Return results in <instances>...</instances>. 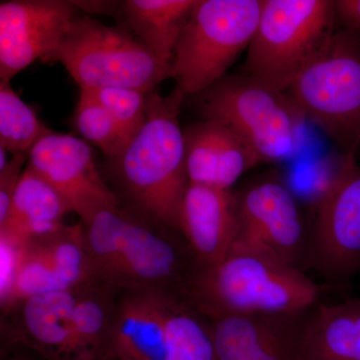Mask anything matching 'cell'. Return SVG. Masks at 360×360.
<instances>
[{
    "mask_svg": "<svg viewBox=\"0 0 360 360\" xmlns=\"http://www.w3.org/2000/svg\"><path fill=\"white\" fill-rule=\"evenodd\" d=\"M186 96L179 87L167 96L148 92L146 118L113 170L125 193L149 219L179 231V210L188 189L179 113Z\"/></svg>",
    "mask_w": 360,
    "mask_h": 360,
    "instance_id": "6da1fadb",
    "label": "cell"
},
{
    "mask_svg": "<svg viewBox=\"0 0 360 360\" xmlns=\"http://www.w3.org/2000/svg\"><path fill=\"white\" fill-rule=\"evenodd\" d=\"M321 290L302 269L231 250L217 264L198 267L187 300L212 321L226 315L302 314Z\"/></svg>",
    "mask_w": 360,
    "mask_h": 360,
    "instance_id": "7a4b0ae2",
    "label": "cell"
},
{
    "mask_svg": "<svg viewBox=\"0 0 360 360\" xmlns=\"http://www.w3.org/2000/svg\"><path fill=\"white\" fill-rule=\"evenodd\" d=\"M335 20V1L264 0L245 75L286 91L328 49Z\"/></svg>",
    "mask_w": 360,
    "mask_h": 360,
    "instance_id": "3957f363",
    "label": "cell"
},
{
    "mask_svg": "<svg viewBox=\"0 0 360 360\" xmlns=\"http://www.w3.org/2000/svg\"><path fill=\"white\" fill-rule=\"evenodd\" d=\"M193 97L203 120L233 130L262 162L288 160L300 148L307 120L286 91L248 75H225Z\"/></svg>",
    "mask_w": 360,
    "mask_h": 360,
    "instance_id": "277c9868",
    "label": "cell"
},
{
    "mask_svg": "<svg viewBox=\"0 0 360 360\" xmlns=\"http://www.w3.org/2000/svg\"><path fill=\"white\" fill-rule=\"evenodd\" d=\"M51 61L65 66L80 89L127 87L148 92L172 77L163 63L124 26L78 13Z\"/></svg>",
    "mask_w": 360,
    "mask_h": 360,
    "instance_id": "5b68a950",
    "label": "cell"
},
{
    "mask_svg": "<svg viewBox=\"0 0 360 360\" xmlns=\"http://www.w3.org/2000/svg\"><path fill=\"white\" fill-rule=\"evenodd\" d=\"M264 0H198L175 45L172 78L187 96L226 75L257 30Z\"/></svg>",
    "mask_w": 360,
    "mask_h": 360,
    "instance_id": "8992f818",
    "label": "cell"
},
{
    "mask_svg": "<svg viewBox=\"0 0 360 360\" xmlns=\"http://www.w3.org/2000/svg\"><path fill=\"white\" fill-rule=\"evenodd\" d=\"M307 122L343 156L360 148V33H335L328 49L286 90Z\"/></svg>",
    "mask_w": 360,
    "mask_h": 360,
    "instance_id": "52a82bcc",
    "label": "cell"
},
{
    "mask_svg": "<svg viewBox=\"0 0 360 360\" xmlns=\"http://www.w3.org/2000/svg\"><path fill=\"white\" fill-rule=\"evenodd\" d=\"M239 231L231 250L248 251L302 269L309 257V229L295 196L276 180L238 194Z\"/></svg>",
    "mask_w": 360,
    "mask_h": 360,
    "instance_id": "ba28073f",
    "label": "cell"
},
{
    "mask_svg": "<svg viewBox=\"0 0 360 360\" xmlns=\"http://www.w3.org/2000/svg\"><path fill=\"white\" fill-rule=\"evenodd\" d=\"M355 155L343 156L330 186L317 201L307 265L333 281L360 269V167Z\"/></svg>",
    "mask_w": 360,
    "mask_h": 360,
    "instance_id": "9c48e42d",
    "label": "cell"
},
{
    "mask_svg": "<svg viewBox=\"0 0 360 360\" xmlns=\"http://www.w3.org/2000/svg\"><path fill=\"white\" fill-rule=\"evenodd\" d=\"M79 9L65 0H11L0 4V79L11 82L37 59L58 51Z\"/></svg>",
    "mask_w": 360,
    "mask_h": 360,
    "instance_id": "30bf717a",
    "label": "cell"
},
{
    "mask_svg": "<svg viewBox=\"0 0 360 360\" xmlns=\"http://www.w3.org/2000/svg\"><path fill=\"white\" fill-rule=\"evenodd\" d=\"M27 163L61 194L82 224L104 206L120 205L101 179L89 143L75 135H45L28 153Z\"/></svg>",
    "mask_w": 360,
    "mask_h": 360,
    "instance_id": "8fae6325",
    "label": "cell"
},
{
    "mask_svg": "<svg viewBox=\"0 0 360 360\" xmlns=\"http://www.w3.org/2000/svg\"><path fill=\"white\" fill-rule=\"evenodd\" d=\"M198 269L172 239L127 214L120 284L161 292L165 286L175 285L187 300Z\"/></svg>",
    "mask_w": 360,
    "mask_h": 360,
    "instance_id": "7c38bea8",
    "label": "cell"
},
{
    "mask_svg": "<svg viewBox=\"0 0 360 360\" xmlns=\"http://www.w3.org/2000/svg\"><path fill=\"white\" fill-rule=\"evenodd\" d=\"M307 314H233L214 319L217 360H296Z\"/></svg>",
    "mask_w": 360,
    "mask_h": 360,
    "instance_id": "4fadbf2b",
    "label": "cell"
},
{
    "mask_svg": "<svg viewBox=\"0 0 360 360\" xmlns=\"http://www.w3.org/2000/svg\"><path fill=\"white\" fill-rule=\"evenodd\" d=\"M179 221L198 267L217 264L229 255L238 236V194L191 184L180 206Z\"/></svg>",
    "mask_w": 360,
    "mask_h": 360,
    "instance_id": "5bb4252c",
    "label": "cell"
},
{
    "mask_svg": "<svg viewBox=\"0 0 360 360\" xmlns=\"http://www.w3.org/2000/svg\"><path fill=\"white\" fill-rule=\"evenodd\" d=\"M184 135L191 184L231 191L241 175L262 162L245 139L215 120L193 123Z\"/></svg>",
    "mask_w": 360,
    "mask_h": 360,
    "instance_id": "9a60e30c",
    "label": "cell"
},
{
    "mask_svg": "<svg viewBox=\"0 0 360 360\" xmlns=\"http://www.w3.org/2000/svg\"><path fill=\"white\" fill-rule=\"evenodd\" d=\"M174 295L134 290L111 319L108 347L120 360H167L165 322Z\"/></svg>",
    "mask_w": 360,
    "mask_h": 360,
    "instance_id": "2e32d148",
    "label": "cell"
},
{
    "mask_svg": "<svg viewBox=\"0 0 360 360\" xmlns=\"http://www.w3.org/2000/svg\"><path fill=\"white\" fill-rule=\"evenodd\" d=\"M296 360H360V300L309 309Z\"/></svg>",
    "mask_w": 360,
    "mask_h": 360,
    "instance_id": "e0dca14e",
    "label": "cell"
},
{
    "mask_svg": "<svg viewBox=\"0 0 360 360\" xmlns=\"http://www.w3.org/2000/svg\"><path fill=\"white\" fill-rule=\"evenodd\" d=\"M70 212L61 194L27 163L0 234L27 243L58 231Z\"/></svg>",
    "mask_w": 360,
    "mask_h": 360,
    "instance_id": "ac0fdd59",
    "label": "cell"
},
{
    "mask_svg": "<svg viewBox=\"0 0 360 360\" xmlns=\"http://www.w3.org/2000/svg\"><path fill=\"white\" fill-rule=\"evenodd\" d=\"M198 0H125L120 2L124 27L163 63L172 65L175 45Z\"/></svg>",
    "mask_w": 360,
    "mask_h": 360,
    "instance_id": "d6986e66",
    "label": "cell"
},
{
    "mask_svg": "<svg viewBox=\"0 0 360 360\" xmlns=\"http://www.w3.org/2000/svg\"><path fill=\"white\" fill-rule=\"evenodd\" d=\"M77 290L51 291L23 302V321L33 340L52 354L70 359L71 315Z\"/></svg>",
    "mask_w": 360,
    "mask_h": 360,
    "instance_id": "ffe728a7",
    "label": "cell"
},
{
    "mask_svg": "<svg viewBox=\"0 0 360 360\" xmlns=\"http://www.w3.org/2000/svg\"><path fill=\"white\" fill-rule=\"evenodd\" d=\"M127 221V213L115 205L104 206L82 224L94 274L116 284H120Z\"/></svg>",
    "mask_w": 360,
    "mask_h": 360,
    "instance_id": "44dd1931",
    "label": "cell"
},
{
    "mask_svg": "<svg viewBox=\"0 0 360 360\" xmlns=\"http://www.w3.org/2000/svg\"><path fill=\"white\" fill-rule=\"evenodd\" d=\"M200 314L188 300L170 297L165 322L167 360H217L212 326Z\"/></svg>",
    "mask_w": 360,
    "mask_h": 360,
    "instance_id": "7402d4cb",
    "label": "cell"
},
{
    "mask_svg": "<svg viewBox=\"0 0 360 360\" xmlns=\"http://www.w3.org/2000/svg\"><path fill=\"white\" fill-rule=\"evenodd\" d=\"M32 243L51 265L65 290H77L89 277L96 276L82 224L63 226L51 234L33 239Z\"/></svg>",
    "mask_w": 360,
    "mask_h": 360,
    "instance_id": "603a6c76",
    "label": "cell"
},
{
    "mask_svg": "<svg viewBox=\"0 0 360 360\" xmlns=\"http://www.w3.org/2000/svg\"><path fill=\"white\" fill-rule=\"evenodd\" d=\"M52 132L23 101L11 82H0V146L11 155H28L33 146Z\"/></svg>",
    "mask_w": 360,
    "mask_h": 360,
    "instance_id": "cb8c5ba5",
    "label": "cell"
},
{
    "mask_svg": "<svg viewBox=\"0 0 360 360\" xmlns=\"http://www.w3.org/2000/svg\"><path fill=\"white\" fill-rule=\"evenodd\" d=\"M111 319L101 298L80 295L70 319V359L92 360L108 345Z\"/></svg>",
    "mask_w": 360,
    "mask_h": 360,
    "instance_id": "d4e9b609",
    "label": "cell"
},
{
    "mask_svg": "<svg viewBox=\"0 0 360 360\" xmlns=\"http://www.w3.org/2000/svg\"><path fill=\"white\" fill-rule=\"evenodd\" d=\"M73 122L78 134L110 160L118 158L129 146L115 118L89 90L80 89Z\"/></svg>",
    "mask_w": 360,
    "mask_h": 360,
    "instance_id": "484cf974",
    "label": "cell"
},
{
    "mask_svg": "<svg viewBox=\"0 0 360 360\" xmlns=\"http://www.w3.org/2000/svg\"><path fill=\"white\" fill-rule=\"evenodd\" d=\"M60 290L65 288L59 281L58 276L32 241H28L25 245L13 288L4 303L11 304L16 302H23L33 296Z\"/></svg>",
    "mask_w": 360,
    "mask_h": 360,
    "instance_id": "4316f807",
    "label": "cell"
},
{
    "mask_svg": "<svg viewBox=\"0 0 360 360\" xmlns=\"http://www.w3.org/2000/svg\"><path fill=\"white\" fill-rule=\"evenodd\" d=\"M86 90H89L115 118L130 142L146 122L148 94L127 87Z\"/></svg>",
    "mask_w": 360,
    "mask_h": 360,
    "instance_id": "83f0119b",
    "label": "cell"
},
{
    "mask_svg": "<svg viewBox=\"0 0 360 360\" xmlns=\"http://www.w3.org/2000/svg\"><path fill=\"white\" fill-rule=\"evenodd\" d=\"M26 243L0 234V295L2 303L6 302L13 288Z\"/></svg>",
    "mask_w": 360,
    "mask_h": 360,
    "instance_id": "f1b7e54d",
    "label": "cell"
},
{
    "mask_svg": "<svg viewBox=\"0 0 360 360\" xmlns=\"http://www.w3.org/2000/svg\"><path fill=\"white\" fill-rule=\"evenodd\" d=\"M28 161V155H13L6 167L0 169V224H4L11 210L13 194Z\"/></svg>",
    "mask_w": 360,
    "mask_h": 360,
    "instance_id": "f546056e",
    "label": "cell"
},
{
    "mask_svg": "<svg viewBox=\"0 0 360 360\" xmlns=\"http://www.w3.org/2000/svg\"><path fill=\"white\" fill-rule=\"evenodd\" d=\"M336 20L345 30H360V0H338L335 1Z\"/></svg>",
    "mask_w": 360,
    "mask_h": 360,
    "instance_id": "4dcf8cb0",
    "label": "cell"
},
{
    "mask_svg": "<svg viewBox=\"0 0 360 360\" xmlns=\"http://www.w3.org/2000/svg\"><path fill=\"white\" fill-rule=\"evenodd\" d=\"M7 153H8V151H7L6 148L0 146V169L6 167L7 163L9 162V160H7Z\"/></svg>",
    "mask_w": 360,
    "mask_h": 360,
    "instance_id": "1f68e13d",
    "label": "cell"
}]
</instances>
